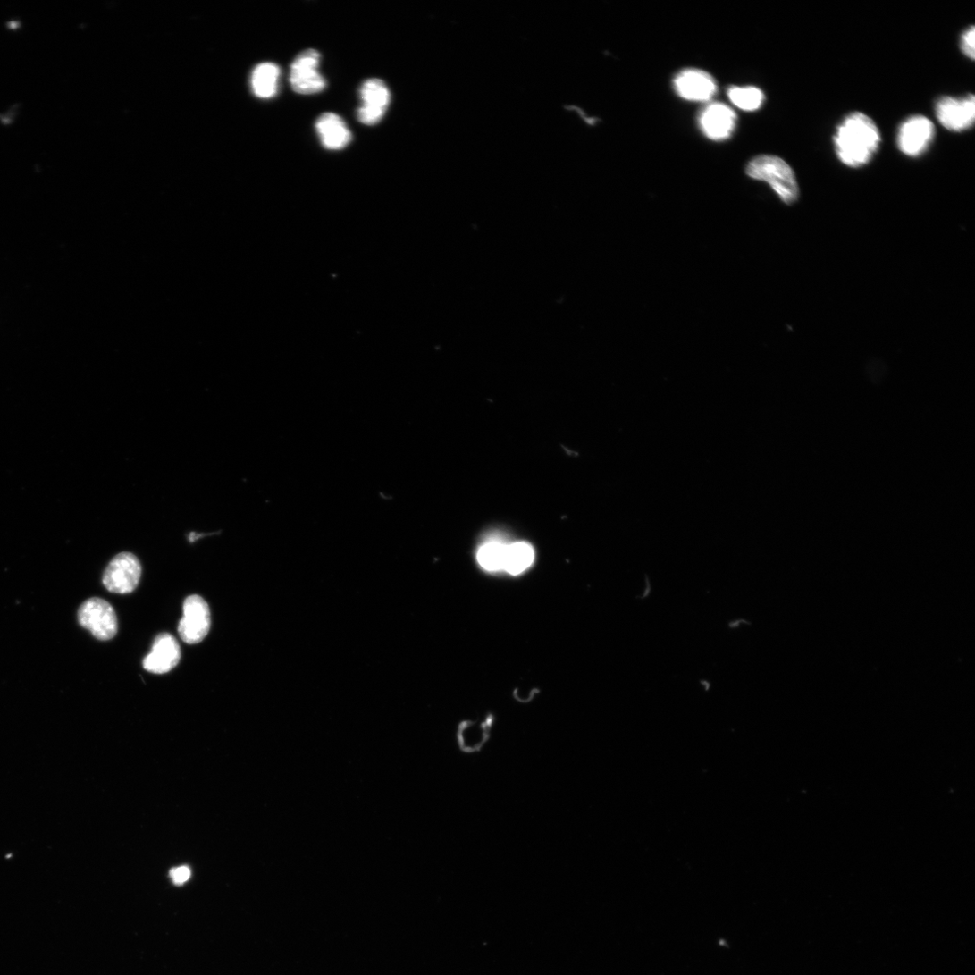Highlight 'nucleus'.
Masks as SVG:
<instances>
[{"instance_id":"19","label":"nucleus","mask_w":975,"mask_h":975,"mask_svg":"<svg viewBox=\"0 0 975 975\" xmlns=\"http://www.w3.org/2000/svg\"><path fill=\"white\" fill-rule=\"evenodd\" d=\"M974 38L975 28L973 26L968 28L962 34L960 38V48L962 53L971 61H973L975 57Z\"/></svg>"},{"instance_id":"9","label":"nucleus","mask_w":975,"mask_h":975,"mask_svg":"<svg viewBox=\"0 0 975 975\" xmlns=\"http://www.w3.org/2000/svg\"><path fill=\"white\" fill-rule=\"evenodd\" d=\"M141 565L133 554L122 553L116 556L104 574V584L112 593L126 594L132 593L139 585L141 577Z\"/></svg>"},{"instance_id":"7","label":"nucleus","mask_w":975,"mask_h":975,"mask_svg":"<svg viewBox=\"0 0 975 975\" xmlns=\"http://www.w3.org/2000/svg\"><path fill=\"white\" fill-rule=\"evenodd\" d=\"M363 105L357 111L358 121L366 126L379 124L385 116L391 100L390 88L378 78L366 80L361 86Z\"/></svg>"},{"instance_id":"4","label":"nucleus","mask_w":975,"mask_h":975,"mask_svg":"<svg viewBox=\"0 0 975 975\" xmlns=\"http://www.w3.org/2000/svg\"><path fill=\"white\" fill-rule=\"evenodd\" d=\"M320 60V53L311 48L297 55L290 65V82L295 93L313 96L324 90L326 80L318 71Z\"/></svg>"},{"instance_id":"13","label":"nucleus","mask_w":975,"mask_h":975,"mask_svg":"<svg viewBox=\"0 0 975 975\" xmlns=\"http://www.w3.org/2000/svg\"><path fill=\"white\" fill-rule=\"evenodd\" d=\"M315 130L324 148L332 151L342 150L352 139L350 130L342 118L333 113L320 115L315 122Z\"/></svg>"},{"instance_id":"2","label":"nucleus","mask_w":975,"mask_h":975,"mask_svg":"<svg viewBox=\"0 0 975 975\" xmlns=\"http://www.w3.org/2000/svg\"><path fill=\"white\" fill-rule=\"evenodd\" d=\"M751 179L765 182L786 206L799 200L801 192L793 169L782 158L762 155L753 158L747 165Z\"/></svg>"},{"instance_id":"17","label":"nucleus","mask_w":975,"mask_h":975,"mask_svg":"<svg viewBox=\"0 0 975 975\" xmlns=\"http://www.w3.org/2000/svg\"><path fill=\"white\" fill-rule=\"evenodd\" d=\"M728 97L735 106L746 112L760 109L764 101L763 93L756 87H733Z\"/></svg>"},{"instance_id":"6","label":"nucleus","mask_w":975,"mask_h":975,"mask_svg":"<svg viewBox=\"0 0 975 975\" xmlns=\"http://www.w3.org/2000/svg\"><path fill=\"white\" fill-rule=\"evenodd\" d=\"M935 133V126L929 119L922 115L912 116L899 128L898 148L909 157H918L930 147Z\"/></svg>"},{"instance_id":"3","label":"nucleus","mask_w":975,"mask_h":975,"mask_svg":"<svg viewBox=\"0 0 975 975\" xmlns=\"http://www.w3.org/2000/svg\"><path fill=\"white\" fill-rule=\"evenodd\" d=\"M79 624L100 641H110L118 633V619L113 606L104 599L85 601L78 611Z\"/></svg>"},{"instance_id":"1","label":"nucleus","mask_w":975,"mask_h":975,"mask_svg":"<svg viewBox=\"0 0 975 975\" xmlns=\"http://www.w3.org/2000/svg\"><path fill=\"white\" fill-rule=\"evenodd\" d=\"M881 136L875 122L862 113L847 115L834 136L835 150L846 166L866 165L878 150Z\"/></svg>"},{"instance_id":"20","label":"nucleus","mask_w":975,"mask_h":975,"mask_svg":"<svg viewBox=\"0 0 975 975\" xmlns=\"http://www.w3.org/2000/svg\"><path fill=\"white\" fill-rule=\"evenodd\" d=\"M170 876H171L172 880L173 881V883H175L177 885H181V884H184L185 882H187L189 879V878L191 876V870H190V869L189 867L182 866V867L172 869L170 871Z\"/></svg>"},{"instance_id":"15","label":"nucleus","mask_w":975,"mask_h":975,"mask_svg":"<svg viewBox=\"0 0 975 975\" xmlns=\"http://www.w3.org/2000/svg\"><path fill=\"white\" fill-rule=\"evenodd\" d=\"M280 67L273 63H263L253 71L251 83L254 95L260 99H271L277 95Z\"/></svg>"},{"instance_id":"5","label":"nucleus","mask_w":975,"mask_h":975,"mask_svg":"<svg viewBox=\"0 0 975 975\" xmlns=\"http://www.w3.org/2000/svg\"><path fill=\"white\" fill-rule=\"evenodd\" d=\"M183 609L184 617L179 626V634L186 643H200L211 628L209 605L201 596L191 595L186 599Z\"/></svg>"},{"instance_id":"8","label":"nucleus","mask_w":975,"mask_h":975,"mask_svg":"<svg viewBox=\"0 0 975 975\" xmlns=\"http://www.w3.org/2000/svg\"><path fill=\"white\" fill-rule=\"evenodd\" d=\"M936 116L947 130L962 132L971 129L975 120V98L968 95L962 98L944 97L935 106Z\"/></svg>"},{"instance_id":"10","label":"nucleus","mask_w":975,"mask_h":975,"mask_svg":"<svg viewBox=\"0 0 975 975\" xmlns=\"http://www.w3.org/2000/svg\"><path fill=\"white\" fill-rule=\"evenodd\" d=\"M677 94L693 102L710 100L717 93V84L710 74L696 69L680 71L674 80Z\"/></svg>"},{"instance_id":"18","label":"nucleus","mask_w":975,"mask_h":975,"mask_svg":"<svg viewBox=\"0 0 975 975\" xmlns=\"http://www.w3.org/2000/svg\"><path fill=\"white\" fill-rule=\"evenodd\" d=\"M506 548V545L499 542H489L483 546L477 554L481 567L491 572L504 570Z\"/></svg>"},{"instance_id":"16","label":"nucleus","mask_w":975,"mask_h":975,"mask_svg":"<svg viewBox=\"0 0 975 975\" xmlns=\"http://www.w3.org/2000/svg\"><path fill=\"white\" fill-rule=\"evenodd\" d=\"M535 552L534 547L525 542H517L507 546L504 570L512 576H517L534 564Z\"/></svg>"},{"instance_id":"11","label":"nucleus","mask_w":975,"mask_h":975,"mask_svg":"<svg viewBox=\"0 0 975 975\" xmlns=\"http://www.w3.org/2000/svg\"><path fill=\"white\" fill-rule=\"evenodd\" d=\"M181 659V649L172 635H159L153 644L152 651L147 655L143 667L154 674H164L173 669Z\"/></svg>"},{"instance_id":"14","label":"nucleus","mask_w":975,"mask_h":975,"mask_svg":"<svg viewBox=\"0 0 975 975\" xmlns=\"http://www.w3.org/2000/svg\"><path fill=\"white\" fill-rule=\"evenodd\" d=\"M493 720L492 717L482 722H463L457 734L459 750L467 755L481 752L491 739Z\"/></svg>"},{"instance_id":"12","label":"nucleus","mask_w":975,"mask_h":975,"mask_svg":"<svg viewBox=\"0 0 975 975\" xmlns=\"http://www.w3.org/2000/svg\"><path fill=\"white\" fill-rule=\"evenodd\" d=\"M699 123L706 137L714 140H724L734 132L736 115L725 105L712 104L702 112Z\"/></svg>"}]
</instances>
